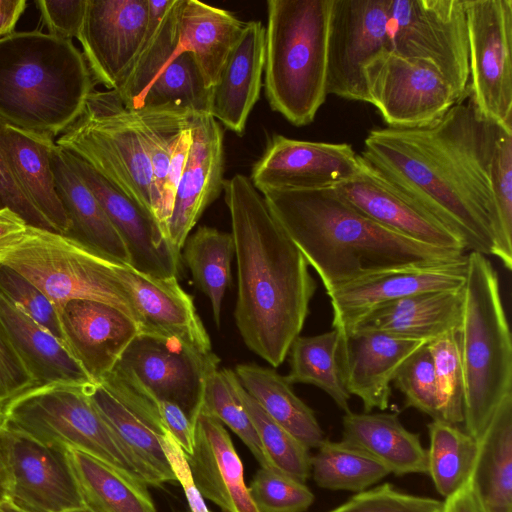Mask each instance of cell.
Segmentation results:
<instances>
[{"instance_id":"6da1fadb","label":"cell","mask_w":512,"mask_h":512,"mask_svg":"<svg viewBox=\"0 0 512 512\" xmlns=\"http://www.w3.org/2000/svg\"><path fill=\"white\" fill-rule=\"evenodd\" d=\"M497 130L477 113L468 93L430 125L374 127L360 156L454 233L465 250L494 256L491 158Z\"/></svg>"},{"instance_id":"7a4b0ae2","label":"cell","mask_w":512,"mask_h":512,"mask_svg":"<svg viewBox=\"0 0 512 512\" xmlns=\"http://www.w3.org/2000/svg\"><path fill=\"white\" fill-rule=\"evenodd\" d=\"M223 192L237 260L236 325L247 347L278 367L302 331L317 285L249 177L235 174Z\"/></svg>"},{"instance_id":"3957f363","label":"cell","mask_w":512,"mask_h":512,"mask_svg":"<svg viewBox=\"0 0 512 512\" xmlns=\"http://www.w3.org/2000/svg\"><path fill=\"white\" fill-rule=\"evenodd\" d=\"M262 196L320 277L326 293L383 269L464 254L411 240L379 225L335 187L268 190Z\"/></svg>"},{"instance_id":"277c9868","label":"cell","mask_w":512,"mask_h":512,"mask_svg":"<svg viewBox=\"0 0 512 512\" xmlns=\"http://www.w3.org/2000/svg\"><path fill=\"white\" fill-rule=\"evenodd\" d=\"M94 80L71 40L37 30L0 38V121L54 139L83 112Z\"/></svg>"},{"instance_id":"5b68a950","label":"cell","mask_w":512,"mask_h":512,"mask_svg":"<svg viewBox=\"0 0 512 512\" xmlns=\"http://www.w3.org/2000/svg\"><path fill=\"white\" fill-rule=\"evenodd\" d=\"M333 0H269L264 89L271 109L294 126L312 123L327 94Z\"/></svg>"},{"instance_id":"8992f818","label":"cell","mask_w":512,"mask_h":512,"mask_svg":"<svg viewBox=\"0 0 512 512\" xmlns=\"http://www.w3.org/2000/svg\"><path fill=\"white\" fill-rule=\"evenodd\" d=\"M499 284L487 257L470 252L457 335L465 383L463 423L477 441L512 393V339Z\"/></svg>"},{"instance_id":"52a82bcc","label":"cell","mask_w":512,"mask_h":512,"mask_svg":"<svg viewBox=\"0 0 512 512\" xmlns=\"http://www.w3.org/2000/svg\"><path fill=\"white\" fill-rule=\"evenodd\" d=\"M85 386L53 384L31 389L3 409L4 425L47 446L83 451L146 485L161 486V480L100 416Z\"/></svg>"},{"instance_id":"ba28073f","label":"cell","mask_w":512,"mask_h":512,"mask_svg":"<svg viewBox=\"0 0 512 512\" xmlns=\"http://www.w3.org/2000/svg\"><path fill=\"white\" fill-rule=\"evenodd\" d=\"M115 261L66 235L31 226L0 255V263L33 282L58 315L71 300H92L121 310L140 327L131 298L114 272Z\"/></svg>"},{"instance_id":"9c48e42d","label":"cell","mask_w":512,"mask_h":512,"mask_svg":"<svg viewBox=\"0 0 512 512\" xmlns=\"http://www.w3.org/2000/svg\"><path fill=\"white\" fill-rule=\"evenodd\" d=\"M55 144L85 161L154 217L150 162L131 111L115 91L94 90L81 115Z\"/></svg>"},{"instance_id":"30bf717a","label":"cell","mask_w":512,"mask_h":512,"mask_svg":"<svg viewBox=\"0 0 512 512\" xmlns=\"http://www.w3.org/2000/svg\"><path fill=\"white\" fill-rule=\"evenodd\" d=\"M389 49L430 63L455 98L469 93L464 0H389Z\"/></svg>"},{"instance_id":"8fae6325","label":"cell","mask_w":512,"mask_h":512,"mask_svg":"<svg viewBox=\"0 0 512 512\" xmlns=\"http://www.w3.org/2000/svg\"><path fill=\"white\" fill-rule=\"evenodd\" d=\"M218 364L213 352L202 353L174 337L139 333L113 370L155 401L178 405L194 424L206 380Z\"/></svg>"},{"instance_id":"7c38bea8","label":"cell","mask_w":512,"mask_h":512,"mask_svg":"<svg viewBox=\"0 0 512 512\" xmlns=\"http://www.w3.org/2000/svg\"><path fill=\"white\" fill-rule=\"evenodd\" d=\"M469 97L485 120L512 129V0H464Z\"/></svg>"},{"instance_id":"4fadbf2b","label":"cell","mask_w":512,"mask_h":512,"mask_svg":"<svg viewBox=\"0 0 512 512\" xmlns=\"http://www.w3.org/2000/svg\"><path fill=\"white\" fill-rule=\"evenodd\" d=\"M368 103L393 128H416L439 120L456 102L451 88L428 62L385 49L363 68Z\"/></svg>"},{"instance_id":"5bb4252c","label":"cell","mask_w":512,"mask_h":512,"mask_svg":"<svg viewBox=\"0 0 512 512\" xmlns=\"http://www.w3.org/2000/svg\"><path fill=\"white\" fill-rule=\"evenodd\" d=\"M0 466L6 501L19 512H72L85 509L66 447L47 446L3 426Z\"/></svg>"},{"instance_id":"9a60e30c","label":"cell","mask_w":512,"mask_h":512,"mask_svg":"<svg viewBox=\"0 0 512 512\" xmlns=\"http://www.w3.org/2000/svg\"><path fill=\"white\" fill-rule=\"evenodd\" d=\"M466 270L467 255L462 254L395 266L342 284L326 293L332 306V328L348 334L383 304L424 292L460 290Z\"/></svg>"},{"instance_id":"2e32d148","label":"cell","mask_w":512,"mask_h":512,"mask_svg":"<svg viewBox=\"0 0 512 512\" xmlns=\"http://www.w3.org/2000/svg\"><path fill=\"white\" fill-rule=\"evenodd\" d=\"M385 49H389V0H333L327 94L368 103L363 68Z\"/></svg>"},{"instance_id":"e0dca14e","label":"cell","mask_w":512,"mask_h":512,"mask_svg":"<svg viewBox=\"0 0 512 512\" xmlns=\"http://www.w3.org/2000/svg\"><path fill=\"white\" fill-rule=\"evenodd\" d=\"M360 171L359 154L347 143L303 141L273 135L253 165V186L268 190L335 187Z\"/></svg>"},{"instance_id":"ac0fdd59","label":"cell","mask_w":512,"mask_h":512,"mask_svg":"<svg viewBox=\"0 0 512 512\" xmlns=\"http://www.w3.org/2000/svg\"><path fill=\"white\" fill-rule=\"evenodd\" d=\"M150 20L148 0H87L77 37L94 82L115 90L134 61Z\"/></svg>"},{"instance_id":"d6986e66","label":"cell","mask_w":512,"mask_h":512,"mask_svg":"<svg viewBox=\"0 0 512 512\" xmlns=\"http://www.w3.org/2000/svg\"><path fill=\"white\" fill-rule=\"evenodd\" d=\"M85 390L104 421L161 482L176 483L162 447L168 430L156 401L114 370Z\"/></svg>"},{"instance_id":"ffe728a7","label":"cell","mask_w":512,"mask_h":512,"mask_svg":"<svg viewBox=\"0 0 512 512\" xmlns=\"http://www.w3.org/2000/svg\"><path fill=\"white\" fill-rule=\"evenodd\" d=\"M63 151L123 240L130 266L152 277H177L181 253L173 248L154 217L85 161L65 149Z\"/></svg>"},{"instance_id":"44dd1931","label":"cell","mask_w":512,"mask_h":512,"mask_svg":"<svg viewBox=\"0 0 512 512\" xmlns=\"http://www.w3.org/2000/svg\"><path fill=\"white\" fill-rule=\"evenodd\" d=\"M190 128L192 142L166 227L168 240L179 253L225 182L223 130L219 123L210 113H195Z\"/></svg>"},{"instance_id":"7402d4cb","label":"cell","mask_w":512,"mask_h":512,"mask_svg":"<svg viewBox=\"0 0 512 512\" xmlns=\"http://www.w3.org/2000/svg\"><path fill=\"white\" fill-rule=\"evenodd\" d=\"M360 171L335 188L358 211L411 240L464 253L463 242L429 213L407 199L359 154Z\"/></svg>"},{"instance_id":"603a6c76","label":"cell","mask_w":512,"mask_h":512,"mask_svg":"<svg viewBox=\"0 0 512 512\" xmlns=\"http://www.w3.org/2000/svg\"><path fill=\"white\" fill-rule=\"evenodd\" d=\"M114 272L131 298L140 333L174 337L202 353L213 352L193 299L177 277H152L118 261Z\"/></svg>"},{"instance_id":"cb8c5ba5","label":"cell","mask_w":512,"mask_h":512,"mask_svg":"<svg viewBox=\"0 0 512 512\" xmlns=\"http://www.w3.org/2000/svg\"><path fill=\"white\" fill-rule=\"evenodd\" d=\"M427 343L374 331L341 335L338 361L348 393L361 399L366 413L387 409L397 372Z\"/></svg>"},{"instance_id":"d4e9b609","label":"cell","mask_w":512,"mask_h":512,"mask_svg":"<svg viewBox=\"0 0 512 512\" xmlns=\"http://www.w3.org/2000/svg\"><path fill=\"white\" fill-rule=\"evenodd\" d=\"M65 345L93 383L113 370L140 333L121 310L92 300H71L59 312Z\"/></svg>"},{"instance_id":"484cf974","label":"cell","mask_w":512,"mask_h":512,"mask_svg":"<svg viewBox=\"0 0 512 512\" xmlns=\"http://www.w3.org/2000/svg\"><path fill=\"white\" fill-rule=\"evenodd\" d=\"M203 498L223 512H259L244 481L242 462L229 433L217 418L200 411L194 421V448L186 456Z\"/></svg>"},{"instance_id":"4316f807","label":"cell","mask_w":512,"mask_h":512,"mask_svg":"<svg viewBox=\"0 0 512 512\" xmlns=\"http://www.w3.org/2000/svg\"><path fill=\"white\" fill-rule=\"evenodd\" d=\"M265 64V27L244 22L217 84L212 89L210 114L230 131L243 134L259 100Z\"/></svg>"},{"instance_id":"83f0119b","label":"cell","mask_w":512,"mask_h":512,"mask_svg":"<svg viewBox=\"0 0 512 512\" xmlns=\"http://www.w3.org/2000/svg\"><path fill=\"white\" fill-rule=\"evenodd\" d=\"M462 311V289L424 292L377 307L351 332L374 331L429 343L448 332L458 331Z\"/></svg>"},{"instance_id":"f1b7e54d","label":"cell","mask_w":512,"mask_h":512,"mask_svg":"<svg viewBox=\"0 0 512 512\" xmlns=\"http://www.w3.org/2000/svg\"><path fill=\"white\" fill-rule=\"evenodd\" d=\"M0 329L36 387L93 383L65 345L0 293Z\"/></svg>"},{"instance_id":"f546056e","label":"cell","mask_w":512,"mask_h":512,"mask_svg":"<svg viewBox=\"0 0 512 512\" xmlns=\"http://www.w3.org/2000/svg\"><path fill=\"white\" fill-rule=\"evenodd\" d=\"M0 143L25 195L54 231L65 235L70 222L55 186L51 165L54 139L1 122Z\"/></svg>"},{"instance_id":"4dcf8cb0","label":"cell","mask_w":512,"mask_h":512,"mask_svg":"<svg viewBox=\"0 0 512 512\" xmlns=\"http://www.w3.org/2000/svg\"><path fill=\"white\" fill-rule=\"evenodd\" d=\"M51 165L57 194L70 222L66 236L130 266L127 248L99 201L67 161L63 148L52 150Z\"/></svg>"},{"instance_id":"1f68e13d","label":"cell","mask_w":512,"mask_h":512,"mask_svg":"<svg viewBox=\"0 0 512 512\" xmlns=\"http://www.w3.org/2000/svg\"><path fill=\"white\" fill-rule=\"evenodd\" d=\"M344 443L381 463L390 473L427 474L428 460L419 434L408 431L393 413L347 412L342 420Z\"/></svg>"},{"instance_id":"d6a6232c","label":"cell","mask_w":512,"mask_h":512,"mask_svg":"<svg viewBox=\"0 0 512 512\" xmlns=\"http://www.w3.org/2000/svg\"><path fill=\"white\" fill-rule=\"evenodd\" d=\"M244 22L228 10L198 0H182L179 12L181 51L190 52L205 85L213 89Z\"/></svg>"},{"instance_id":"836d02e7","label":"cell","mask_w":512,"mask_h":512,"mask_svg":"<svg viewBox=\"0 0 512 512\" xmlns=\"http://www.w3.org/2000/svg\"><path fill=\"white\" fill-rule=\"evenodd\" d=\"M150 20L142 45L116 92L127 109L136 110L163 67L181 52L179 12L182 0H148Z\"/></svg>"},{"instance_id":"e575fe53","label":"cell","mask_w":512,"mask_h":512,"mask_svg":"<svg viewBox=\"0 0 512 512\" xmlns=\"http://www.w3.org/2000/svg\"><path fill=\"white\" fill-rule=\"evenodd\" d=\"M470 484L485 512H512V393L478 441Z\"/></svg>"},{"instance_id":"d590c367","label":"cell","mask_w":512,"mask_h":512,"mask_svg":"<svg viewBox=\"0 0 512 512\" xmlns=\"http://www.w3.org/2000/svg\"><path fill=\"white\" fill-rule=\"evenodd\" d=\"M235 374L261 408L308 449L322 444L324 434L314 411L296 396L286 376L256 364L237 365Z\"/></svg>"},{"instance_id":"8d00e7d4","label":"cell","mask_w":512,"mask_h":512,"mask_svg":"<svg viewBox=\"0 0 512 512\" xmlns=\"http://www.w3.org/2000/svg\"><path fill=\"white\" fill-rule=\"evenodd\" d=\"M66 454L88 511L156 512L144 482L83 451L66 447Z\"/></svg>"},{"instance_id":"74e56055","label":"cell","mask_w":512,"mask_h":512,"mask_svg":"<svg viewBox=\"0 0 512 512\" xmlns=\"http://www.w3.org/2000/svg\"><path fill=\"white\" fill-rule=\"evenodd\" d=\"M341 334L332 329L315 336H298L290 346V384H311L327 393L345 413L350 412L348 393L338 361Z\"/></svg>"},{"instance_id":"f35d334b","label":"cell","mask_w":512,"mask_h":512,"mask_svg":"<svg viewBox=\"0 0 512 512\" xmlns=\"http://www.w3.org/2000/svg\"><path fill=\"white\" fill-rule=\"evenodd\" d=\"M183 258L198 288L209 298L213 318L220 325L222 300L230 282L231 260L235 253L231 233L200 226L188 236Z\"/></svg>"},{"instance_id":"ab89813d","label":"cell","mask_w":512,"mask_h":512,"mask_svg":"<svg viewBox=\"0 0 512 512\" xmlns=\"http://www.w3.org/2000/svg\"><path fill=\"white\" fill-rule=\"evenodd\" d=\"M428 472L439 494L447 498L467 484L475 465L478 441L457 425L428 424Z\"/></svg>"},{"instance_id":"60d3db41","label":"cell","mask_w":512,"mask_h":512,"mask_svg":"<svg viewBox=\"0 0 512 512\" xmlns=\"http://www.w3.org/2000/svg\"><path fill=\"white\" fill-rule=\"evenodd\" d=\"M311 456L315 483L324 489L362 492L390 472L363 451L343 441L324 440Z\"/></svg>"},{"instance_id":"b9f144b4","label":"cell","mask_w":512,"mask_h":512,"mask_svg":"<svg viewBox=\"0 0 512 512\" xmlns=\"http://www.w3.org/2000/svg\"><path fill=\"white\" fill-rule=\"evenodd\" d=\"M130 111L150 162L154 198L153 215L158 223L161 191L177 137L189 125L195 113L171 105L143 107Z\"/></svg>"},{"instance_id":"7bdbcfd3","label":"cell","mask_w":512,"mask_h":512,"mask_svg":"<svg viewBox=\"0 0 512 512\" xmlns=\"http://www.w3.org/2000/svg\"><path fill=\"white\" fill-rule=\"evenodd\" d=\"M211 100L212 89L205 85L193 55L181 51L163 67L138 109L171 105L194 113H210Z\"/></svg>"},{"instance_id":"ee69618b","label":"cell","mask_w":512,"mask_h":512,"mask_svg":"<svg viewBox=\"0 0 512 512\" xmlns=\"http://www.w3.org/2000/svg\"><path fill=\"white\" fill-rule=\"evenodd\" d=\"M234 386L273 468L305 483L311 473L309 449L274 421L244 390L237 377Z\"/></svg>"},{"instance_id":"f6af8a7d","label":"cell","mask_w":512,"mask_h":512,"mask_svg":"<svg viewBox=\"0 0 512 512\" xmlns=\"http://www.w3.org/2000/svg\"><path fill=\"white\" fill-rule=\"evenodd\" d=\"M235 377L230 369L213 371L206 380L200 411L217 418L237 434L261 467L274 469L235 390Z\"/></svg>"},{"instance_id":"bcb514c9","label":"cell","mask_w":512,"mask_h":512,"mask_svg":"<svg viewBox=\"0 0 512 512\" xmlns=\"http://www.w3.org/2000/svg\"><path fill=\"white\" fill-rule=\"evenodd\" d=\"M491 185L496 213L494 256L512 269V129L498 126L491 158Z\"/></svg>"},{"instance_id":"7dc6e473","label":"cell","mask_w":512,"mask_h":512,"mask_svg":"<svg viewBox=\"0 0 512 512\" xmlns=\"http://www.w3.org/2000/svg\"><path fill=\"white\" fill-rule=\"evenodd\" d=\"M439 399V421L458 425L464 420V373L457 331L448 332L428 343Z\"/></svg>"},{"instance_id":"c3c4849f","label":"cell","mask_w":512,"mask_h":512,"mask_svg":"<svg viewBox=\"0 0 512 512\" xmlns=\"http://www.w3.org/2000/svg\"><path fill=\"white\" fill-rule=\"evenodd\" d=\"M248 491L259 512H304L314 501L305 483L263 467L257 470Z\"/></svg>"},{"instance_id":"681fc988","label":"cell","mask_w":512,"mask_h":512,"mask_svg":"<svg viewBox=\"0 0 512 512\" xmlns=\"http://www.w3.org/2000/svg\"><path fill=\"white\" fill-rule=\"evenodd\" d=\"M395 386L404 395L405 407H412L439 420V399L433 358L428 343L399 369Z\"/></svg>"},{"instance_id":"f907efd6","label":"cell","mask_w":512,"mask_h":512,"mask_svg":"<svg viewBox=\"0 0 512 512\" xmlns=\"http://www.w3.org/2000/svg\"><path fill=\"white\" fill-rule=\"evenodd\" d=\"M0 293L65 345L60 318L51 300L28 278L1 263Z\"/></svg>"},{"instance_id":"816d5d0a","label":"cell","mask_w":512,"mask_h":512,"mask_svg":"<svg viewBox=\"0 0 512 512\" xmlns=\"http://www.w3.org/2000/svg\"><path fill=\"white\" fill-rule=\"evenodd\" d=\"M443 501L415 496L385 483L357 493L329 512H442Z\"/></svg>"},{"instance_id":"f5cc1de1","label":"cell","mask_w":512,"mask_h":512,"mask_svg":"<svg viewBox=\"0 0 512 512\" xmlns=\"http://www.w3.org/2000/svg\"><path fill=\"white\" fill-rule=\"evenodd\" d=\"M2 209L11 210L21 217L28 226L54 231L49 222L25 195L0 143V210Z\"/></svg>"},{"instance_id":"db71d44e","label":"cell","mask_w":512,"mask_h":512,"mask_svg":"<svg viewBox=\"0 0 512 512\" xmlns=\"http://www.w3.org/2000/svg\"><path fill=\"white\" fill-rule=\"evenodd\" d=\"M34 388L33 378L0 329V411Z\"/></svg>"},{"instance_id":"11a10c76","label":"cell","mask_w":512,"mask_h":512,"mask_svg":"<svg viewBox=\"0 0 512 512\" xmlns=\"http://www.w3.org/2000/svg\"><path fill=\"white\" fill-rule=\"evenodd\" d=\"M87 0H37L48 34L71 40L77 38L84 20Z\"/></svg>"},{"instance_id":"9f6ffc18","label":"cell","mask_w":512,"mask_h":512,"mask_svg":"<svg viewBox=\"0 0 512 512\" xmlns=\"http://www.w3.org/2000/svg\"><path fill=\"white\" fill-rule=\"evenodd\" d=\"M162 447L177 482L183 488L190 512H210L193 481L185 453L169 432L162 440Z\"/></svg>"},{"instance_id":"6f0895ef","label":"cell","mask_w":512,"mask_h":512,"mask_svg":"<svg viewBox=\"0 0 512 512\" xmlns=\"http://www.w3.org/2000/svg\"><path fill=\"white\" fill-rule=\"evenodd\" d=\"M161 419L180 445L186 456L193 452L194 448V424L185 412L176 404L169 401H156Z\"/></svg>"},{"instance_id":"680465c9","label":"cell","mask_w":512,"mask_h":512,"mask_svg":"<svg viewBox=\"0 0 512 512\" xmlns=\"http://www.w3.org/2000/svg\"><path fill=\"white\" fill-rule=\"evenodd\" d=\"M27 226L24 220L11 210H0V255L21 238Z\"/></svg>"},{"instance_id":"91938a15","label":"cell","mask_w":512,"mask_h":512,"mask_svg":"<svg viewBox=\"0 0 512 512\" xmlns=\"http://www.w3.org/2000/svg\"><path fill=\"white\" fill-rule=\"evenodd\" d=\"M442 512H485V510L469 480L461 489L445 498Z\"/></svg>"},{"instance_id":"94428289","label":"cell","mask_w":512,"mask_h":512,"mask_svg":"<svg viewBox=\"0 0 512 512\" xmlns=\"http://www.w3.org/2000/svg\"><path fill=\"white\" fill-rule=\"evenodd\" d=\"M25 7L26 0H0V38L14 32Z\"/></svg>"},{"instance_id":"6125c7cd","label":"cell","mask_w":512,"mask_h":512,"mask_svg":"<svg viewBox=\"0 0 512 512\" xmlns=\"http://www.w3.org/2000/svg\"><path fill=\"white\" fill-rule=\"evenodd\" d=\"M6 501V478L0 466V504Z\"/></svg>"},{"instance_id":"be15d7a7","label":"cell","mask_w":512,"mask_h":512,"mask_svg":"<svg viewBox=\"0 0 512 512\" xmlns=\"http://www.w3.org/2000/svg\"><path fill=\"white\" fill-rule=\"evenodd\" d=\"M0 509L3 511V512H19L17 511L16 509H14L13 507H11L9 504L7 503H2L0 504Z\"/></svg>"},{"instance_id":"e7e4bbea","label":"cell","mask_w":512,"mask_h":512,"mask_svg":"<svg viewBox=\"0 0 512 512\" xmlns=\"http://www.w3.org/2000/svg\"><path fill=\"white\" fill-rule=\"evenodd\" d=\"M5 424V416L3 414V412L0 411V429L4 426Z\"/></svg>"},{"instance_id":"03108f58","label":"cell","mask_w":512,"mask_h":512,"mask_svg":"<svg viewBox=\"0 0 512 512\" xmlns=\"http://www.w3.org/2000/svg\"><path fill=\"white\" fill-rule=\"evenodd\" d=\"M72 512H90V511H88L87 509H81V510H76V511H72Z\"/></svg>"},{"instance_id":"003e7915","label":"cell","mask_w":512,"mask_h":512,"mask_svg":"<svg viewBox=\"0 0 512 512\" xmlns=\"http://www.w3.org/2000/svg\"><path fill=\"white\" fill-rule=\"evenodd\" d=\"M0 512H3V511L0 509Z\"/></svg>"}]
</instances>
